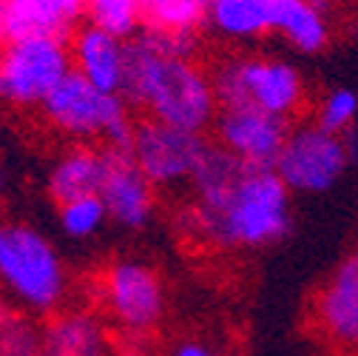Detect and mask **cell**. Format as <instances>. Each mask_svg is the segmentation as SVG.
Masks as SVG:
<instances>
[{"label":"cell","instance_id":"cell-7","mask_svg":"<svg viewBox=\"0 0 358 356\" xmlns=\"http://www.w3.org/2000/svg\"><path fill=\"white\" fill-rule=\"evenodd\" d=\"M97 299L108 320L131 339L154 334L165 317L162 277L143 259L108 262L97 280Z\"/></svg>","mask_w":358,"mask_h":356},{"label":"cell","instance_id":"cell-19","mask_svg":"<svg viewBox=\"0 0 358 356\" xmlns=\"http://www.w3.org/2000/svg\"><path fill=\"white\" fill-rule=\"evenodd\" d=\"M208 6L210 0H140L143 29L199 34L208 26Z\"/></svg>","mask_w":358,"mask_h":356},{"label":"cell","instance_id":"cell-15","mask_svg":"<svg viewBox=\"0 0 358 356\" xmlns=\"http://www.w3.org/2000/svg\"><path fill=\"white\" fill-rule=\"evenodd\" d=\"M111 339L103 320L88 308L57 310L43 325V356H108Z\"/></svg>","mask_w":358,"mask_h":356},{"label":"cell","instance_id":"cell-26","mask_svg":"<svg viewBox=\"0 0 358 356\" xmlns=\"http://www.w3.org/2000/svg\"><path fill=\"white\" fill-rule=\"evenodd\" d=\"M310 4H316V6H322V9H324V6H330V4H333V0H310Z\"/></svg>","mask_w":358,"mask_h":356},{"label":"cell","instance_id":"cell-22","mask_svg":"<svg viewBox=\"0 0 358 356\" xmlns=\"http://www.w3.org/2000/svg\"><path fill=\"white\" fill-rule=\"evenodd\" d=\"M88 23H97L125 40L143 32L140 0H88Z\"/></svg>","mask_w":358,"mask_h":356},{"label":"cell","instance_id":"cell-1","mask_svg":"<svg viewBox=\"0 0 358 356\" xmlns=\"http://www.w3.org/2000/svg\"><path fill=\"white\" fill-rule=\"evenodd\" d=\"M290 197L276 168L250 165L213 143L194 171L179 231L210 251H259L290 234Z\"/></svg>","mask_w":358,"mask_h":356},{"label":"cell","instance_id":"cell-14","mask_svg":"<svg viewBox=\"0 0 358 356\" xmlns=\"http://www.w3.org/2000/svg\"><path fill=\"white\" fill-rule=\"evenodd\" d=\"M71 63L74 71L83 74L88 83H94L103 92L122 95L125 92V77H128V40L97 26V23H83L71 40Z\"/></svg>","mask_w":358,"mask_h":356},{"label":"cell","instance_id":"cell-4","mask_svg":"<svg viewBox=\"0 0 358 356\" xmlns=\"http://www.w3.org/2000/svg\"><path fill=\"white\" fill-rule=\"evenodd\" d=\"M40 114L57 135L71 143H106L108 149H131L137 120L128 114L122 95L103 92L83 74L71 71L49 100L40 106Z\"/></svg>","mask_w":358,"mask_h":356},{"label":"cell","instance_id":"cell-3","mask_svg":"<svg viewBox=\"0 0 358 356\" xmlns=\"http://www.w3.org/2000/svg\"><path fill=\"white\" fill-rule=\"evenodd\" d=\"M0 294L34 317H52L66 302V262L52 240L29 222H0Z\"/></svg>","mask_w":358,"mask_h":356},{"label":"cell","instance_id":"cell-17","mask_svg":"<svg viewBox=\"0 0 358 356\" xmlns=\"http://www.w3.org/2000/svg\"><path fill=\"white\" fill-rule=\"evenodd\" d=\"M208 29L231 43H253L273 34V0H210Z\"/></svg>","mask_w":358,"mask_h":356},{"label":"cell","instance_id":"cell-25","mask_svg":"<svg viewBox=\"0 0 358 356\" xmlns=\"http://www.w3.org/2000/svg\"><path fill=\"white\" fill-rule=\"evenodd\" d=\"M3 186H6V171H3V163H0V191H3Z\"/></svg>","mask_w":358,"mask_h":356},{"label":"cell","instance_id":"cell-16","mask_svg":"<svg viewBox=\"0 0 358 356\" xmlns=\"http://www.w3.org/2000/svg\"><path fill=\"white\" fill-rule=\"evenodd\" d=\"M106 171V149H97L92 143H74L66 151L57 154V160L49 168V197L60 205L74 197L97 194Z\"/></svg>","mask_w":358,"mask_h":356},{"label":"cell","instance_id":"cell-6","mask_svg":"<svg viewBox=\"0 0 358 356\" xmlns=\"http://www.w3.org/2000/svg\"><path fill=\"white\" fill-rule=\"evenodd\" d=\"M74 71L63 37H23L0 46V103L12 109H40Z\"/></svg>","mask_w":358,"mask_h":356},{"label":"cell","instance_id":"cell-9","mask_svg":"<svg viewBox=\"0 0 358 356\" xmlns=\"http://www.w3.org/2000/svg\"><path fill=\"white\" fill-rule=\"evenodd\" d=\"M205 149L208 143L196 131H185L162 120L145 117L137 123L128 151L154 183V189H179L191 186Z\"/></svg>","mask_w":358,"mask_h":356},{"label":"cell","instance_id":"cell-21","mask_svg":"<svg viewBox=\"0 0 358 356\" xmlns=\"http://www.w3.org/2000/svg\"><path fill=\"white\" fill-rule=\"evenodd\" d=\"M57 219L66 237L71 240H92L94 234L103 231L108 219V208L100 200V194H85V197H74L69 203L57 205Z\"/></svg>","mask_w":358,"mask_h":356},{"label":"cell","instance_id":"cell-12","mask_svg":"<svg viewBox=\"0 0 358 356\" xmlns=\"http://www.w3.org/2000/svg\"><path fill=\"white\" fill-rule=\"evenodd\" d=\"M154 183L143 174L128 149L106 146V171L100 183V200L108 208V219L125 231H143L157 208Z\"/></svg>","mask_w":358,"mask_h":356},{"label":"cell","instance_id":"cell-18","mask_svg":"<svg viewBox=\"0 0 358 356\" xmlns=\"http://www.w3.org/2000/svg\"><path fill=\"white\" fill-rule=\"evenodd\" d=\"M273 34L285 37L299 55H319L330 46L324 9L310 0H273Z\"/></svg>","mask_w":358,"mask_h":356},{"label":"cell","instance_id":"cell-5","mask_svg":"<svg viewBox=\"0 0 358 356\" xmlns=\"http://www.w3.org/2000/svg\"><path fill=\"white\" fill-rule=\"evenodd\" d=\"M219 106H256L293 120L307 103V83L299 66L279 55H231L213 71Z\"/></svg>","mask_w":358,"mask_h":356},{"label":"cell","instance_id":"cell-11","mask_svg":"<svg viewBox=\"0 0 358 356\" xmlns=\"http://www.w3.org/2000/svg\"><path fill=\"white\" fill-rule=\"evenodd\" d=\"M310 317L324 342L341 353H358V248L341 256L319 285Z\"/></svg>","mask_w":358,"mask_h":356},{"label":"cell","instance_id":"cell-27","mask_svg":"<svg viewBox=\"0 0 358 356\" xmlns=\"http://www.w3.org/2000/svg\"><path fill=\"white\" fill-rule=\"evenodd\" d=\"M0 46H3V43H0Z\"/></svg>","mask_w":358,"mask_h":356},{"label":"cell","instance_id":"cell-8","mask_svg":"<svg viewBox=\"0 0 358 356\" xmlns=\"http://www.w3.org/2000/svg\"><path fill=\"white\" fill-rule=\"evenodd\" d=\"M350 163L352 157L344 135H333L319 123L307 120L290 125L273 168L293 194H322L341 180Z\"/></svg>","mask_w":358,"mask_h":356},{"label":"cell","instance_id":"cell-20","mask_svg":"<svg viewBox=\"0 0 358 356\" xmlns=\"http://www.w3.org/2000/svg\"><path fill=\"white\" fill-rule=\"evenodd\" d=\"M26 308L0 294V356H43V325Z\"/></svg>","mask_w":358,"mask_h":356},{"label":"cell","instance_id":"cell-2","mask_svg":"<svg viewBox=\"0 0 358 356\" xmlns=\"http://www.w3.org/2000/svg\"><path fill=\"white\" fill-rule=\"evenodd\" d=\"M122 97L140 106L148 117L196 135L213 128L222 109L213 74H208L194 57L168 52L145 29L128 40V77Z\"/></svg>","mask_w":358,"mask_h":356},{"label":"cell","instance_id":"cell-13","mask_svg":"<svg viewBox=\"0 0 358 356\" xmlns=\"http://www.w3.org/2000/svg\"><path fill=\"white\" fill-rule=\"evenodd\" d=\"M88 18V0H0V43L71 37Z\"/></svg>","mask_w":358,"mask_h":356},{"label":"cell","instance_id":"cell-23","mask_svg":"<svg viewBox=\"0 0 358 356\" xmlns=\"http://www.w3.org/2000/svg\"><path fill=\"white\" fill-rule=\"evenodd\" d=\"M358 117V95L352 88H333L327 92L316 111H313V123H319L322 128L333 131V135H347L355 125Z\"/></svg>","mask_w":358,"mask_h":356},{"label":"cell","instance_id":"cell-24","mask_svg":"<svg viewBox=\"0 0 358 356\" xmlns=\"http://www.w3.org/2000/svg\"><path fill=\"white\" fill-rule=\"evenodd\" d=\"M171 356H222L216 348H210V345H205V342H199V339H182L173 350H171Z\"/></svg>","mask_w":358,"mask_h":356},{"label":"cell","instance_id":"cell-10","mask_svg":"<svg viewBox=\"0 0 358 356\" xmlns=\"http://www.w3.org/2000/svg\"><path fill=\"white\" fill-rule=\"evenodd\" d=\"M213 135L222 149H228L239 160L273 168L290 135V120L256 106H222L213 123Z\"/></svg>","mask_w":358,"mask_h":356}]
</instances>
